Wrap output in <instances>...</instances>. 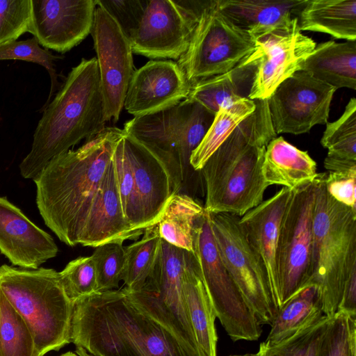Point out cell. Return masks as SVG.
I'll list each match as a JSON object with an SVG mask.
<instances>
[{
  "label": "cell",
  "mask_w": 356,
  "mask_h": 356,
  "mask_svg": "<svg viewBox=\"0 0 356 356\" xmlns=\"http://www.w3.org/2000/svg\"><path fill=\"white\" fill-rule=\"evenodd\" d=\"M123 129H105L53 159L33 181L46 225L64 243L79 244L88 214Z\"/></svg>",
  "instance_id": "obj_1"
},
{
  "label": "cell",
  "mask_w": 356,
  "mask_h": 356,
  "mask_svg": "<svg viewBox=\"0 0 356 356\" xmlns=\"http://www.w3.org/2000/svg\"><path fill=\"white\" fill-rule=\"evenodd\" d=\"M254 111L238 124L200 170L204 210L241 217L259 205L268 187L261 171L268 143L277 134L267 99H256Z\"/></svg>",
  "instance_id": "obj_2"
},
{
  "label": "cell",
  "mask_w": 356,
  "mask_h": 356,
  "mask_svg": "<svg viewBox=\"0 0 356 356\" xmlns=\"http://www.w3.org/2000/svg\"><path fill=\"white\" fill-rule=\"evenodd\" d=\"M21 175L34 180L55 157L105 129L104 103L97 60L82 58L42 110Z\"/></svg>",
  "instance_id": "obj_3"
},
{
  "label": "cell",
  "mask_w": 356,
  "mask_h": 356,
  "mask_svg": "<svg viewBox=\"0 0 356 356\" xmlns=\"http://www.w3.org/2000/svg\"><path fill=\"white\" fill-rule=\"evenodd\" d=\"M325 175L318 173L315 179L312 260L306 286L316 287L323 314L332 318L345 282L356 267V211L329 195Z\"/></svg>",
  "instance_id": "obj_4"
},
{
  "label": "cell",
  "mask_w": 356,
  "mask_h": 356,
  "mask_svg": "<svg viewBox=\"0 0 356 356\" xmlns=\"http://www.w3.org/2000/svg\"><path fill=\"white\" fill-rule=\"evenodd\" d=\"M215 115L196 102L185 99L155 113L134 117L123 130L156 152L168 164L179 190L197 200L205 195L201 171L190 163Z\"/></svg>",
  "instance_id": "obj_5"
},
{
  "label": "cell",
  "mask_w": 356,
  "mask_h": 356,
  "mask_svg": "<svg viewBox=\"0 0 356 356\" xmlns=\"http://www.w3.org/2000/svg\"><path fill=\"white\" fill-rule=\"evenodd\" d=\"M0 292L26 322L39 356L71 343L74 303L65 292L59 272L1 265Z\"/></svg>",
  "instance_id": "obj_6"
},
{
  "label": "cell",
  "mask_w": 356,
  "mask_h": 356,
  "mask_svg": "<svg viewBox=\"0 0 356 356\" xmlns=\"http://www.w3.org/2000/svg\"><path fill=\"white\" fill-rule=\"evenodd\" d=\"M196 15L188 48L177 60L189 83L232 70L254 50V40L220 9L219 0H180Z\"/></svg>",
  "instance_id": "obj_7"
},
{
  "label": "cell",
  "mask_w": 356,
  "mask_h": 356,
  "mask_svg": "<svg viewBox=\"0 0 356 356\" xmlns=\"http://www.w3.org/2000/svg\"><path fill=\"white\" fill-rule=\"evenodd\" d=\"M193 253L161 238L154 270L137 291L124 288L128 300L140 312L168 330L188 356H200L186 307L183 274Z\"/></svg>",
  "instance_id": "obj_8"
},
{
  "label": "cell",
  "mask_w": 356,
  "mask_h": 356,
  "mask_svg": "<svg viewBox=\"0 0 356 356\" xmlns=\"http://www.w3.org/2000/svg\"><path fill=\"white\" fill-rule=\"evenodd\" d=\"M193 254L216 317L227 334L234 341L257 340L262 332V325L220 259L210 214L206 211L195 226Z\"/></svg>",
  "instance_id": "obj_9"
},
{
  "label": "cell",
  "mask_w": 356,
  "mask_h": 356,
  "mask_svg": "<svg viewBox=\"0 0 356 356\" xmlns=\"http://www.w3.org/2000/svg\"><path fill=\"white\" fill-rule=\"evenodd\" d=\"M220 259L261 325H270L278 305L266 270L248 244L238 222L228 213H209Z\"/></svg>",
  "instance_id": "obj_10"
},
{
  "label": "cell",
  "mask_w": 356,
  "mask_h": 356,
  "mask_svg": "<svg viewBox=\"0 0 356 356\" xmlns=\"http://www.w3.org/2000/svg\"><path fill=\"white\" fill-rule=\"evenodd\" d=\"M316 183L293 191L283 214L277 257L278 309L306 286L309 277Z\"/></svg>",
  "instance_id": "obj_11"
},
{
  "label": "cell",
  "mask_w": 356,
  "mask_h": 356,
  "mask_svg": "<svg viewBox=\"0 0 356 356\" xmlns=\"http://www.w3.org/2000/svg\"><path fill=\"white\" fill-rule=\"evenodd\" d=\"M254 51L245 58L257 63L248 98L268 99L277 87L297 71L316 44L302 34L298 17L254 39Z\"/></svg>",
  "instance_id": "obj_12"
},
{
  "label": "cell",
  "mask_w": 356,
  "mask_h": 356,
  "mask_svg": "<svg viewBox=\"0 0 356 356\" xmlns=\"http://www.w3.org/2000/svg\"><path fill=\"white\" fill-rule=\"evenodd\" d=\"M336 90L301 70L285 79L267 99L276 134L298 135L326 124Z\"/></svg>",
  "instance_id": "obj_13"
},
{
  "label": "cell",
  "mask_w": 356,
  "mask_h": 356,
  "mask_svg": "<svg viewBox=\"0 0 356 356\" xmlns=\"http://www.w3.org/2000/svg\"><path fill=\"white\" fill-rule=\"evenodd\" d=\"M90 33L97 54L105 120L116 122L135 71L131 42L115 20L97 5Z\"/></svg>",
  "instance_id": "obj_14"
},
{
  "label": "cell",
  "mask_w": 356,
  "mask_h": 356,
  "mask_svg": "<svg viewBox=\"0 0 356 356\" xmlns=\"http://www.w3.org/2000/svg\"><path fill=\"white\" fill-rule=\"evenodd\" d=\"M196 15L179 1L148 0L130 39L132 52L145 57L179 60L186 52Z\"/></svg>",
  "instance_id": "obj_15"
},
{
  "label": "cell",
  "mask_w": 356,
  "mask_h": 356,
  "mask_svg": "<svg viewBox=\"0 0 356 356\" xmlns=\"http://www.w3.org/2000/svg\"><path fill=\"white\" fill-rule=\"evenodd\" d=\"M122 139L133 171L136 229L144 231L157 222L169 199L179 190L169 166L156 152L124 131Z\"/></svg>",
  "instance_id": "obj_16"
},
{
  "label": "cell",
  "mask_w": 356,
  "mask_h": 356,
  "mask_svg": "<svg viewBox=\"0 0 356 356\" xmlns=\"http://www.w3.org/2000/svg\"><path fill=\"white\" fill-rule=\"evenodd\" d=\"M31 33L44 48L70 51L91 33L96 0H31Z\"/></svg>",
  "instance_id": "obj_17"
},
{
  "label": "cell",
  "mask_w": 356,
  "mask_h": 356,
  "mask_svg": "<svg viewBox=\"0 0 356 356\" xmlns=\"http://www.w3.org/2000/svg\"><path fill=\"white\" fill-rule=\"evenodd\" d=\"M191 85L177 63L150 60L134 71L124 107L134 117L167 109L187 98Z\"/></svg>",
  "instance_id": "obj_18"
},
{
  "label": "cell",
  "mask_w": 356,
  "mask_h": 356,
  "mask_svg": "<svg viewBox=\"0 0 356 356\" xmlns=\"http://www.w3.org/2000/svg\"><path fill=\"white\" fill-rule=\"evenodd\" d=\"M102 293L114 324L136 356H188L168 330L128 300L123 289Z\"/></svg>",
  "instance_id": "obj_19"
},
{
  "label": "cell",
  "mask_w": 356,
  "mask_h": 356,
  "mask_svg": "<svg viewBox=\"0 0 356 356\" xmlns=\"http://www.w3.org/2000/svg\"><path fill=\"white\" fill-rule=\"evenodd\" d=\"M0 252L14 266L36 269L58 252L53 238L0 196Z\"/></svg>",
  "instance_id": "obj_20"
},
{
  "label": "cell",
  "mask_w": 356,
  "mask_h": 356,
  "mask_svg": "<svg viewBox=\"0 0 356 356\" xmlns=\"http://www.w3.org/2000/svg\"><path fill=\"white\" fill-rule=\"evenodd\" d=\"M70 339L94 356H136L114 324L102 292L74 302Z\"/></svg>",
  "instance_id": "obj_21"
},
{
  "label": "cell",
  "mask_w": 356,
  "mask_h": 356,
  "mask_svg": "<svg viewBox=\"0 0 356 356\" xmlns=\"http://www.w3.org/2000/svg\"><path fill=\"white\" fill-rule=\"evenodd\" d=\"M143 232L133 229L125 218L111 159L92 202L79 244L96 248L111 241L134 239Z\"/></svg>",
  "instance_id": "obj_22"
},
{
  "label": "cell",
  "mask_w": 356,
  "mask_h": 356,
  "mask_svg": "<svg viewBox=\"0 0 356 356\" xmlns=\"http://www.w3.org/2000/svg\"><path fill=\"white\" fill-rule=\"evenodd\" d=\"M293 191L282 187L238 219L248 244L266 270L275 296L280 223Z\"/></svg>",
  "instance_id": "obj_23"
},
{
  "label": "cell",
  "mask_w": 356,
  "mask_h": 356,
  "mask_svg": "<svg viewBox=\"0 0 356 356\" xmlns=\"http://www.w3.org/2000/svg\"><path fill=\"white\" fill-rule=\"evenodd\" d=\"M307 0H219L221 10L253 39L291 22Z\"/></svg>",
  "instance_id": "obj_24"
},
{
  "label": "cell",
  "mask_w": 356,
  "mask_h": 356,
  "mask_svg": "<svg viewBox=\"0 0 356 356\" xmlns=\"http://www.w3.org/2000/svg\"><path fill=\"white\" fill-rule=\"evenodd\" d=\"M261 171L268 186L280 185L291 191L313 182L318 175L316 163L307 152L299 149L282 136L274 138L267 145Z\"/></svg>",
  "instance_id": "obj_25"
},
{
  "label": "cell",
  "mask_w": 356,
  "mask_h": 356,
  "mask_svg": "<svg viewBox=\"0 0 356 356\" xmlns=\"http://www.w3.org/2000/svg\"><path fill=\"white\" fill-rule=\"evenodd\" d=\"M182 291L200 355L217 356L216 315L194 254L183 274Z\"/></svg>",
  "instance_id": "obj_26"
},
{
  "label": "cell",
  "mask_w": 356,
  "mask_h": 356,
  "mask_svg": "<svg viewBox=\"0 0 356 356\" xmlns=\"http://www.w3.org/2000/svg\"><path fill=\"white\" fill-rule=\"evenodd\" d=\"M301 71L336 89H356V41H327L316 45Z\"/></svg>",
  "instance_id": "obj_27"
},
{
  "label": "cell",
  "mask_w": 356,
  "mask_h": 356,
  "mask_svg": "<svg viewBox=\"0 0 356 356\" xmlns=\"http://www.w3.org/2000/svg\"><path fill=\"white\" fill-rule=\"evenodd\" d=\"M257 70V63L245 59L227 72L195 83L187 99L196 102L216 114L225 102L238 97H248Z\"/></svg>",
  "instance_id": "obj_28"
},
{
  "label": "cell",
  "mask_w": 356,
  "mask_h": 356,
  "mask_svg": "<svg viewBox=\"0 0 356 356\" xmlns=\"http://www.w3.org/2000/svg\"><path fill=\"white\" fill-rule=\"evenodd\" d=\"M298 19L301 31L356 41V0H307Z\"/></svg>",
  "instance_id": "obj_29"
},
{
  "label": "cell",
  "mask_w": 356,
  "mask_h": 356,
  "mask_svg": "<svg viewBox=\"0 0 356 356\" xmlns=\"http://www.w3.org/2000/svg\"><path fill=\"white\" fill-rule=\"evenodd\" d=\"M204 206L189 195H173L165 204L155 224L160 238L175 247L194 252V233Z\"/></svg>",
  "instance_id": "obj_30"
},
{
  "label": "cell",
  "mask_w": 356,
  "mask_h": 356,
  "mask_svg": "<svg viewBox=\"0 0 356 356\" xmlns=\"http://www.w3.org/2000/svg\"><path fill=\"white\" fill-rule=\"evenodd\" d=\"M324 316L316 287L307 286L278 309L265 341L269 344L281 342L315 323Z\"/></svg>",
  "instance_id": "obj_31"
},
{
  "label": "cell",
  "mask_w": 356,
  "mask_h": 356,
  "mask_svg": "<svg viewBox=\"0 0 356 356\" xmlns=\"http://www.w3.org/2000/svg\"><path fill=\"white\" fill-rule=\"evenodd\" d=\"M256 108L255 100L238 97L223 104L197 147L191 154L190 163L200 171L208 159L224 142L236 127Z\"/></svg>",
  "instance_id": "obj_32"
},
{
  "label": "cell",
  "mask_w": 356,
  "mask_h": 356,
  "mask_svg": "<svg viewBox=\"0 0 356 356\" xmlns=\"http://www.w3.org/2000/svg\"><path fill=\"white\" fill-rule=\"evenodd\" d=\"M160 243L154 225L145 229L142 238L125 247L122 281L127 291H137L144 286L154 270Z\"/></svg>",
  "instance_id": "obj_33"
},
{
  "label": "cell",
  "mask_w": 356,
  "mask_h": 356,
  "mask_svg": "<svg viewBox=\"0 0 356 356\" xmlns=\"http://www.w3.org/2000/svg\"><path fill=\"white\" fill-rule=\"evenodd\" d=\"M0 356H39L30 329L1 292Z\"/></svg>",
  "instance_id": "obj_34"
},
{
  "label": "cell",
  "mask_w": 356,
  "mask_h": 356,
  "mask_svg": "<svg viewBox=\"0 0 356 356\" xmlns=\"http://www.w3.org/2000/svg\"><path fill=\"white\" fill-rule=\"evenodd\" d=\"M330 318L324 316L315 323L275 344L260 343L259 356H320Z\"/></svg>",
  "instance_id": "obj_35"
},
{
  "label": "cell",
  "mask_w": 356,
  "mask_h": 356,
  "mask_svg": "<svg viewBox=\"0 0 356 356\" xmlns=\"http://www.w3.org/2000/svg\"><path fill=\"white\" fill-rule=\"evenodd\" d=\"M327 155L356 161V99L352 97L341 117L327 122L321 140Z\"/></svg>",
  "instance_id": "obj_36"
},
{
  "label": "cell",
  "mask_w": 356,
  "mask_h": 356,
  "mask_svg": "<svg viewBox=\"0 0 356 356\" xmlns=\"http://www.w3.org/2000/svg\"><path fill=\"white\" fill-rule=\"evenodd\" d=\"M96 275L97 292L115 290L122 281L125 247L120 241L97 246L91 255Z\"/></svg>",
  "instance_id": "obj_37"
},
{
  "label": "cell",
  "mask_w": 356,
  "mask_h": 356,
  "mask_svg": "<svg viewBox=\"0 0 356 356\" xmlns=\"http://www.w3.org/2000/svg\"><path fill=\"white\" fill-rule=\"evenodd\" d=\"M60 58L52 54L49 49L42 47L35 38L26 40H15L0 45V60H21L37 63L44 67L51 79V89L47 100L42 106L45 108L58 89L59 82L54 61Z\"/></svg>",
  "instance_id": "obj_38"
},
{
  "label": "cell",
  "mask_w": 356,
  "mask_h": 356,
  "mask_svg": "<svg viewBox=\"0 0 356 356\" xmlns=\"http://www.w3.org/2000/svg\"><path fill=\"white\" fill-rule=\"evenodd\" d=\"M320 356H356V317L337 312L330 318Z\"/></svg>",
  "instance_id": "obj_39"
},
{
  "label": "cell",
  "mask_w": 356,
  "mask_h": 356,
  "mask_svg": "<svg viewBox=\"0 0 356 356\" xmlns=\"http://www.w3.org/2000/svg\"><path fill=\"white\" fill-rule=\"evenodd\" d=\"M67 297L74 303L77 300L97 292L95 270L91 256L79 257L70 261L59 272Z\"/></svg>",
  "instance_id": "obj_40"
},
{
  "label": "cell",
  "mask_w": 356,
  "mask_h": 356,
  "mask_svg": "<svg viewBox=\"0 0 356 356\" xmlns=\"http://www.w3.org/2000/svg\"><path fill=\"white\" fill-rule=\"evenodd\" d=\"M122 134L115 144L112 160L115 166L118 188L125 218L133 229L140 231L136 229V211L134 200V176L129 156L122 139Z\"/></svg>",
  "instance_id": "obj_41"
},
{
  "label": "cell",
  "mask_w": 356,
  "mask_h": 356,
  "mask_svg": "<svg viewBox=\"0 0 356 356\" xmlns=\"http://www.w3.org/2000/svg\"><path fill=\"white\" fill-rule=\"evenodd\" d=\"M31 0H0V45L31 31Z\"/></svg>",
  "instance_id": "obj_42"
},
{
  "label": "cell",
  "mask_w": 356,
  "mask_h": 356,
  "mask_svg": "<svg viewBox=\"0 0 356 356\" xmlns=\"http://www.w3.org/2000/svg\"><path fill=\"white\" fill-rule=\"evenodd\" d=\"M148 0H96L117 22L124 34L131 38L143 17Z\"/></svg>",
  "instance_id": "obj_43"
},
{
  "label": "cell",
  "mask_w": 356,
  "mask_h": 356,
  "mask_svg": "<svg viewBox=\"0 0 356 356\" xmlns=\"http://www.w3.org/2000/svg\"><path fill=\"white\" fill-rule=\"evenodd\" d=\"M325 183L334 200L356 211V169L326 173Z\"/></svg>",
  "instance_id": "obj_44"
},
{
  "label": "cell",
  "mask_w": 356,
  "mask_h": 356,
  "mask_svg": "<svg viewBox=\"0 0 356 356\" xmlns=\"http://www.w3.org/2000/svg\"><path fill=\"white\" fill-rule=\"evenodd\" d=\"M337 312L356 317V267L353 268L345 282Z\"/></svg>",
  "instance_id": "obj_45"
},
{
  "label": "cell",
  "mask_w": 356,
  "mask_h": 356,
  "mask_svg": "<svg viewBox=\"0 0 356 356\" xmlns=\"http://www.w3.org/2000/svg\"><path fill=\"white\" fill-rule=\"evenodd\" d=\"M324 166L329 172L349 170L356 169V161L327 155L324 160Z\"/></svg>",
  "instance_id": "obj_46"
},
{
  "label": "cell",
  "mask_w": 356,
  "mask_h": 356,
  "mask_svg": "<svg viewBox=\"0 0 356 356\" xmlns=\"http://www.w3.org/2000/svg\"><path fill=\"white\" fill-rule=\"evenodd\" d=\"M75 353L79 356H94L86 352L84 349H83L81 347H76Z\"/></svg>",
  "instance_id": "obj_47"
},
{
  "label": "cell",
  "mask_w": 356,
  "mask_h": 356,
  "mask_svg": "<svg viewBox=\"0 0 356 356\" xmlns=\"http://www.w3.org/2000/svg\"><path fill=\"white\" fill-rule=\"evenodd\" d=\"M60 356H79V355H78L76 353H74L72 351H68L65 353H63Z\"/></svg>",
  "instance_id": "obj_48"
},
{
  "label": "cell",
  "mask_w": 356,
  "mask_h": 356,
  "mask_svg": "<svg viewBox=\"0 0 356 356\" xmlns=\"http://www.w3.org/2000/svg\"><path fill=\"white\" fill-rule=\"evenodd\" d=\"M229 356H259L258 354H245V355H234Z\"/></svg>",
  "instance_id": "obj_49"
}]
</instances>
